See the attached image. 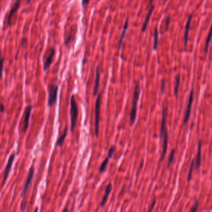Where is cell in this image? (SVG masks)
Listing matches in <instances>:
<instances>
[{
	"label": "cell",
	"mask_w": 212,
	"mask_h": 212,
	"mask_svg": "<svg viewBox=\"0 0 212 212\" xmlns=\"http://www.w3.org/2000/svg\"><path fill=\"white\" fill-rule=\"evenodd\" d=\"M140 85L138 83H136L135 88L134 91H133V100H132V106L131 108L130 113V125H133L135 123L136 117V111H137V105H138V101L139 100L140 96Z\"/></svg>",
	"instance_id": "obj_1"
},
{
	"label": "cell",
	"mask_w": 212,
	"mask_h": 212,
	"mask_svg": "<svg viewBox=\"0 0 212 212\" xmlns=\"http://www.w3.org/2000/svg\"><path fill=\"white\" fill-rule=\"evenodd\" d=\"M71 108H70V115H71V131L72 132L74 131L75 128V126L76 124V122L78 117V107L75 99V97L74 95H72L71 97L70 101Z\"/></svg>",
	"instance_id": "obj_2"
},
{
	"label": "cell",
	"mask_w": 212,
	"mask_h": 212,
	"mask_svg": "<svg viewBox=\"0 0 212 212\" xmlns=\"http://www.w3.org/2000/svg\"><path fill=\"white\" fill-rule=\"evenodd\" d=\"M101 100H102V94L101 92H100L98 94L95 104V123H95V135L97 137H98V136H99Z\"/></svg>",
	"instance_id": "obj_3"
},
{
	"label": "cell",
	"mask_w": 212,
	"mask_h": 212,
	"mask_svg": "<svg viewBox=\"0 0 212 212\" xmlns=\"http://www.w3.org/2000/svg\"><path fill=\"white\" fill-rule=\"evenodd\" d=\"M47 90L49 92V100L48 105L52 107L56 103L57 99V94L58 92V85L49 84L47 87Z\"/></svg>",
	"instance_id": "obj_4"
},
{
	"label": "cell",
	"mask_w": 212,
	"mask_h": 212,
	"mask_svg": "<svg viewBox=\"0 0 212 212\" xmlns=\"http://www.w3.org/2000/svg\"><path fill=\"white\" fill-rule=\"evenodd\" d=\"M15 156L16 154L15 153H13V154H11L9 157V158L8 159V161H7L6 167L5 168V170L4 171V174H3V184H4L5 183V182L6 181V180L8 177V175L9 174V172L11 169L12 166H13V164L14 162V160L15 159Z\"/></svg>",
	"instance_id": "obj_5"
},
{
	"label": "cell",
	"mask_w": 212,
	"mask_h": 212,
	"mask_svg": "<svg viewBox=\"0 0 212 212\" xmlns=\"http://www.w3.org/2000/svg\"><path fill=\"white\" fill-rule=\"evenodd\" d=\"M32 106L30 105H28L26 108L24 112V126H23V132H26L27 129H28L29 125V118L32 111Z\"/></svg>",
	"instance_id": "obj_6"
},
{
	"label": "cell",
	"mask_w": 212,
	"mask_h": 212,
	"mask_svg": "<svg viewBox=\"0 0 212 212\" xmlns=\"http://www.w3.org/2000/svg\"><path fill=\"white\" fill-rule=\"evenodd\" d=\"M34 171H35L34 168L33 167H31L30 169H29L28 175H27V179H26V181L25 184H24V189H23L21 195H22V197H24V195L26 194V192H27V190H28V188L30 186V184L31 182H32L33 177H34Z\"/></svg>",
	"instance_id": "obj_7"
},
{
	"label": "cell",
	"mask_w": 212,
	"mask_h": 212,
	"mask_svg": "<svg viewBox=\"0 0 212 212\" xmlns=\"http://www.w3.org/2000/svg\"><path fill=\"white\" fill-rule=\"evenodd\" d=\"M167 116V108L166 107H164L163 108V118H162L161 126V131H160V139H163L164 132L166 131V123Z\"/></svg>",
	"instance_id": "obj_8"
},
{
	"label": "cell",
	"mask_w": 212,
	"mask_h": 212,
	"mask_svg": "<svg viewBox=\"0 0 212 212\" xmlns=\"http://www.w3.org/2000/svg\"><path fill=\"white\" fill-rule=\"evenodd\" d=\"M21 1V0H16V2L14 3L13 6L12 7L11 9L10 10L9 14L8 16H7V25L8 26H11L12 17H13V16L17 12V11L19 7V6H20Z\"/></svg>",
	"instance_id": "obj_9"
},
{
	"label": "cell",
	"mask_w": 212,
	"mask_h": 212,
	"mask_svg": "<svg viewBox=\"0 0 212 212\" xmlns=\"http://www.w3.org/2000/svg\"><path fill=\"white\" fill-rule=\"evenodd\" d=\"M193 100H194V90L192 89L190 94V96H189V99H188L187 111H186V116H185V118H184V124H186L187 123L188 118H189L190 114L191 106H192V102H193Z\"/></svg>",
	"instance_id": "obj_10"
},
{
	"label": "cell",
	"mask_w": 212,
	"mask_h": 212,
	"mask_svg": "<svg viewBox=\"0 0 212 212\" xmlns=\"http://www.w3.org/2000/svg\"><path fill=\"white\" fill-rule=\"evenodd\" d=\"M55 49L54 48L51 49L50 53L49 54V56L47 57V58H46L44 63V70H45V71L49 69L51 64H52L53 58L54 55H55Z\"/></svg>",
	"instance_id": "obj_11"
},
{
	"label": "cell",
	"mask_w": 212,
	"mask_h": 212,
	"mask_svg": "<svg viewBox=\"0 0 212 212\" xmlns=\"http://www.w3.org/2000/svg\"><path fill=\"white\" fill-rule=\"evenodd\" d=\"M112 189V184H111V183H109L107 185V186L106 187V188L105 190V193H104V197L103 198V200H102L101 205H100V206L101 207H104L106 204V203H107L108 198H109V196L110 194H111Z\"/></svg>",
	"instance_id": "obj_12"
},
{
	"label": "cell",
	"mask_w": 212,
	"mask_h": 212,
	"mask_svg": "<svg viewBox=\"0 0 212 212\" xmlns=\"http://www.w3.org/2000/svg\"><path fill=\"white\" fill-rule=\"evenodd\" d=\"M192 16H193V15H192V14H190L189 16H188L187 23H186V31H185V33H184V46H185V47H186L187 44L188 42V33H189V30H190V23H191V21H192Z\"/></svg>",
	"instance_id": "obj_13"
},
{
	"label": "cell",
	"mask_w": 212,
	"mask_h": 212,
	"mask_svg": "<svg viewBox=\"0 0 212 212\" xmlns=\"http://www.w3.org/2000/svg\"><path fill=\"white\" fill-rule=\"evenodd\" d=\"M163 153L161 158V161H163L164 160L165 156H166L167 149V144H168V135L167 130L164 132V134L163 137Z\"/></svg>",
	"instance_id": "obj_14"
},
{
	"label": "cell",
	"mask_w": 212,
	"mask_h": 212,
	"mask_svg": "<svg viewBox=\"0 0 212 212\" xmlns=\"http://www.w3.org/2000/svg\"><path fill=\"white\" fill-rule=\"evenodd\" d=\"M100 75L101 72L99 70V67L97 66L96 68V78L95 82H94V95L96 96L98 92V89L99 87V81H100Z\"/></svg>",
	"instance_id": "obj_15"
},
{
	"label": "cell",
	"mask_w": 212,
	"mask_h": 212,
	"mask_svg": "<svg viewBox=\"0 0 212 212\" xmlns=\"http://www.w3.org/2000/svg\"><path fill=\"white\" fill-rule=\"evenodd\" d=\"M155 9V6L154 5H152L150 7V10H149L148 13L147 15L146 16V19H145V21H144V24L142 26V28H141V31H142V33H144L145 31H146L147 30V26H148V24L149 21H150V19L151 18V14L153 12V10H154Z\"/></svg>",
	"instance_id": "obj_16"
},
{
	"label": "cell",
	"mask_w": 212,
	"mask_h": 212,
	"mask_svg": "<svg viewBox=\"0 0 212 212\" xmlns=\"http://www.w3.org/2000/svg\"><path fill=\"white\" fill-rule=\"evenodd\" d=\"M202 142L200 141L198 143V152H197V158H196V161H195V169H197L199 168L200 164H201V150H202Z\"/></svg>",
	"instance_id": "obj_17"
},
{
	"label": "cell",
	"mask_w": 212,
	"mask_h": 212,
	"mask_svg": "<svg viewBox=\"0 0 212 212\" xmlns=\"http://www.w3.org/2000/svg\"><path fill=\"white\" fill-rule=\"evenodd\" d=\"M128 19H127L126 21H125V22L124 27V29H123L121 37H120V41H119V49L121 48L122 45V42H123V41H124V39L125 37V34H126L127 30V28H128Z\"/></svg>",
	"instance_id": "obj_18"
},
{
	"label": "cell",
	"mask_w": 212,
	"mask_h": 212,
	"mask_svg": "<svg viewBox=\"0 0 212 212\" xmlns=\"http://www.w3.org/2000/svg\"><path fill=\"white\" fill-rule=\"evenodd\" d=\"M68 135V127L66 126L65 129V131L63 132V133L62 135L59 137V139H58L57 142V146H61V145L63 144V143L64 142V141L65 139V137H66V136H67Z\"/></svg>",
	"instance_id": "obj_19"
},
{
	"label": "cell",
	"mask_w": 212,
	"mask_h": 212,
	"mask_svg": "<svg viewBox=\"0 0 212 212\" xmlns=\"http://www.w3.org/2000/svg\"><path fill=\"white\" fill-rule=\"evenodd\" d=\"M109 158L107 156V158L104 159L103 163L101 164L100 167H99V172H100V173H104V172L105 171L106 169H107L108 162H109Z\"/></svg>",
	"instance_id": "obj_20"
},
{
	"label": "cell",
	"mask_w": 212,
	"mask_h": 212,
	"mask_svg": "<svg viewBox=\"0 0 212 212\" xmlns=\"http://www.w3.org/2000/svg\"><path fill=\"white\" fill-rule=\"evenodd\" d=\"M212 37V24L211 26L210 29L209 31V33L208 34L207 36V38L206 39V44H205V54H207L208 52V49H209V44L210 42L211 41V39Z\"/></svg>",
	"instance_id": "obj_21"
},
{
	"label": "cell",
	"mask_w": 212,
	"mask_h": 212,
	"mask_svg": "<svg viewBox=\"0 0 212 212\" xmlns=\"http://www.w3.org/2000/svg\"><path fill=\"white\" fill-rule=\"evenodd\" d=\"M158 43V29L156 27L155 29V34H154V44H153V49L155 50L157 49Z\"/></svg>",
	"instance_id": "obj_22"
},
{
	"label": "cell",
	"mask_w": 212,
	"mask_h": 212,
	"mask_svg": "<svg viewBox=\"0 0 212 212\" xmlns=\"http://www.w3.org/2000/svg\"><path fill=\"white\" fill-rule=\"evenodd\" d=\"M176 86L174 88V93H175L176 96H178V92H179V87L180 85V75H177L176 78Z\"/></svg>",
	"instance_id": "obj_23"
},
{
	"label": "cell",
	"mask_w": 212,
	"mask_h": 212,
	"mask_svg": "<svg viewBox=\"0 0 212 212\" xmlns=\"http://www.w3.org/2000/svg\"><path fill=\"white\" fill-rule=\"evenodd\" d=\"M194 164H195V160H193L192 161V163H191V165H190V170H189V172H188V177H187V181L188 182H189L192 179V173H193Z\"/></svg>",
	"instance_id": "obj_24"
},
{
	"label": "cell",
	"mask_w": 212,
	"mask_h": 212,
	"mask_svg": "<svg viewBox=\"0 0 212 212\" xmlns=\"http://www.w3.org/2000/svg\"><path fill=\"white\" fill-rule=\"evenodd\" d=\"M175 149H174L173 150H172L171 152V154L169 156V159H168V167H169L171 166V164H172V161H173L174 160V154H175Z\"/></svg>",
	"instance_id": "obj_25"
},
{
	"label": "cell",
	"mask_w": 212,
	"mask_h": 212,
	"mask_svg": "<svg viewBox=\"0 0 212 212\" xmlns=\"http://www.w3.org/2000/svg\"><path fill=\"white\" fill-rule=\"evenodd\" d=\"M115 150H116V146H111V147H110L109 150L108 151V157L109 158V159L112 158L113 154H114Z\"/></svg>",
	"instance_id": "obj_26"
},
{
	"label": "cell",
	"mask_w": 212,
	"mask_h": 212,
	"mask_svg": "<svg viewBox=\"0 0 212 212\" xmlns=\"http://www.w3.org/2000/svg\"><path fill=\"white\" fill-rule=\"evenodd\" d=\"M4 60H5V58H4L3 57L0 58V79L2 78V75H3Z\"/></svg>",
	"instance_id": "obj_27"
},
{
	"label": "cell",
	"mask_w": 212,
	"mask_h": 212,
	"mask_svg": "<svg viewBox=\"0 0 212 212\" xmlns=\"http://www.w3.org/2000/svg\"><path fill=\"white\" fill-rule=\"evenodd\" d=\"M198 203H198V201H197V202H196V203H195V205H194L193 207H192V208L191 209L190 211H193V212H194V211H195L196 210H197V207H198Z\"/></svg>",
	"instance_id": "obj_28"
},
{
	"label": "cell",
	"mask_w": 212,
	"mask_h": 212,
	"mask_svg": "<svg viewBox=\"0 0 212 212\" xmlns=\"http://www.w3.org/2000/svg\"><path fill=\"white\" fill-rule=\"evenodd\" d=\"M26 205H27V202L21 203V211H24L26 210Z\"/></svg>",
	"instance_id": "obj_29"
},
{
	"label": "cell",
	"mask_w": 212,
	"mask_h": 212,
	"mask_svg": "<svg viewBox=\"0 0 212 212\" xmlns=\"http://www.w3.org/2000/svg\"><path fill=\"white\" fill-rule=\"evenodd\" d=\"M166 30L167 31L169 28V23H170V16H168L166 19Z\"/></svg>",
	"instance_id": "obj_30"
},
{
	"label": "cell",
	"mask_w": 212,
	"mask_h": 212,
	"mask_svg": "<svg viewBox=\"0 0 212 212\" xmlns=\"http://www.w3.org/2000/svg\"><path fill=\"white\" fill-rule=\"evenodd\" d=\"M155 203H156V198H154V199H153V203H152L151 205V207H150V209L148 210V211H152V210H153V208H154V206H155Z\"/></svg>",
	"instance_id": "obj_31"
},
{
	"label": "cell",
	"mask_w": 212,
	"mask_h": 212,
	"mask_svg": "<svg viewBox=\"0 0 212 212\" xmlns=\"http://www.w3.org/2000/svg\"><path fill=\"white\" fill-rule=\"evenodd\" d=\"M161 89L162 92H164L165 89V80H163L161 82Z\"/></svg>",
	"instance_id": "obj_32"
},
{
	"label": "cell",
	"mask_w": 212,
	"mask_h": 212,
	"mask_svg": "<svg viewBox=\"0 0 212 212\" xmlns=\"http://www.w3.org/2000/svg\"><path fill=\"white\" fill-rule=\"evenodd\" d=\"M90 0H82V5L84 6L86 5H88Z\"/></svg>",
	"instance_id": "obj_33"
},
{
	"label": "cell",
	"mask_w": 212,
	"mask_h": 212,
	"mask_svg": "<svg viewBox=\"0 0 212 212\" xmlns=\"http://www.w3.org/2000/svg\"><path fill=\"white\" fill-rule=\"evenodd\" d=\"M4 110H5V106L1 103L0 104V112H3Z\"/></svg>",
	"instance_id": "obj_34"
},
{
	"label": "cell",
	"mask_w": 212,
	"mask_h": 212,
	"mask_svg": "<svg viewBox=\"0 0 212 212\" xmlns=\"http://www.w3.org/2000/svg\"><path fill=\"white\" fill-rule=\"evenodd\" d=\"M154 0H150V6H152V4H153V2Z\"/></svg>",
	"instance_id": "obj_35"
},
{
	"label": "cell",
	"mask_w": 212,
	"mask_h": 212,
	"mask_svg": "<svg viewBox=\"0 0 212 212\" xmlns=\"http://www.w3.org/2000/svg\"><path fill=\"white\" fill-rule=\"evenodd\" d=\"M31 1V0H27V3L29 4Z\"/></svg>",
	"instance_id": "obj_36"
},
{
	"label": "cell",
	"mask_w": 212,
	"mask_h": 212,
	"mask_svg": "<svg viewBox=\"0 0 212 212\" xmlns=\"http://www.w3.org/2000/svg\"><path fill=\"white\" fill-rule=\"evenodd\" d=\"M63 211H68V209H65V210H63Z\"/></svg>",
	"instance_id": "obj_37"
},
{
	"label": "cell",
	"mask_w": 212,
	"mask_h": 212,
	"mask_svg": "<svg viewBox=\"0 0 212 212\" xmlns=\"http://www.w3.org/2000/svg\"><path fill=\"white\" fill-rule=\"evenodd\" d=\"M166 1H167V0H164V3H166Z\"/></svg>",
	"instance_id": "obj_38"
},
{
	"label": "cell",
	"mask_w": 212,
	"mask_h": 212,
	"mask_svg": "<svg viewBox=\"0 0 212 212\" xmlns=\"http://www.w3.org/2000/svg\"><path fill=\"white\" fill-rule=\"evenodd\" d=\"M37 210H38V209H35V211H37Z\"/></svg>",
	"instance_id": "obj_39"
}]
</instances>
